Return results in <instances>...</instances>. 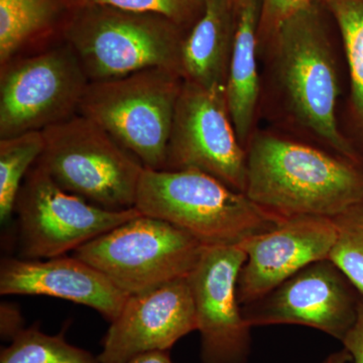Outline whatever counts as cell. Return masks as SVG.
Returning <instances> with one entry per match:
<instances>
[{
    "label": "cell",
    "mask_w": 363,
    "mask_h": 363,
    "mask_svg": "<svg viewBox=\"0 0 363 363\" xmlns=\"http://www.w3.org/2000/svg\"><path fill=\"white\" fill-rule=\"evenodd\" d=\"M247 162L245 194L279 218H335L363 202V174L302 143L262 133L250 142Z\"/></svg>",
    "instance_id": "1"
},
{
    "label": "cell",
    "mask_w": 363,
    "mask_h": 363,
    "mask_svg": "<svg viewBox=\"0 0 363 363\" xmlns=\"http://www.w3.org/2000/svg\"><path fill=\"white\" fill-rule=\"evenodd\" d=\"M135 208L183 229L204 247L238 245L285 220L257 206L245 193L191 169H145Z\"/></svg>",
    "instance_id": "2"
},
{
    "label": "cell",
    "mask_w": 363,
    "mask_h": 363,
    "mask_svg": "<svg viewBox=\"0 0 363 363\" xmlns=\"http://www.w3.org/2000/svg\"><path fill=\"white\" fill-rule=\"evenodd\" d=\"M182 30L160 14L92 4L74 7L62 38L90 82H100L147 69L181 74Z\"/></svg>",
    "instance_id": "3"
},
{
    "label": "cell",
    "mask_w": 363,
    "mask_h": 363,
    "mask_svg": "<svg viewBox=\"0 0 363 363\" xmlns=\"http://www.w3.org/2000/svg\"><path fill=\"white\" fill-rule=\"evenodd\" d=\"M184 78L169 69H147L90 82L79 107L145 169H164Z\"/></svg>",
    "instance_id": "4"
},
{
    "label": "cell",
    "mask_w": 363,
    "mask_h": 363,
    "mask_svg": "<svg viewBox=\"0 0 363 363\" xmlns=\"http://www.w3.org/2000/svg\"><path fill=\"white\" fill-rule=\"evenodd\" d=\"M42 133L35 164L60 187L105 209L135 208L145 168L104 128L77 113Z\"/></svg>",
    "instance_id": "5"
},
{
    "label": "cell",
    "mask_w": 363,
    "mask_h": 363,
    "mask_svg": "<svg viewBox=\"0 0 363 363\" xmlns=\"http://www.w3.org/2000/svg\"><path fill=\"white\" fill-rule=\"evenodd\" d=\"M318 6L312 0L272 35L279 79L298 121L339 154L353 159L337 125V75Z\"/></svg>",
    "instance_id": "6"
},
{
    "label": "cell",
    "mask_w": 363,
    "mask_h": 363,
    "mask_svg": "<svg viewBox=\"0 0 363 363\" xmlns=\"http://www.w3.org/2000/svg\"><path fill=\"white\" fill-rule=\"evenodd\" d=\"M203 247L183 229L140 214L88 241L73 255L131 296L187 278Z\"/></svg>",
    "instance_id": "7"
},
{
    "label": "cell",
    "mask_w": 363,
    "mask_h": 363,
    "mask_svg": "<svg viewBox=\"0 0 363 363\" xmlns=\"http://www.w3.org/2000/svg\"><path fill=\"white\" fill-rule=\"evenodd\" d=\"M89 79L65 40L0 67V138L43 131L79 113Z\"/></svg>",
    "instance_id": "8"
},
{
    "label": "cell",
    "mask_w": 363,
    "mask_h": 363,
    "mask_svg": "<svg viewBox=\"0 0 363 363\" xmlns=\"http://www.w3.org/2000/svg\"><path fill=\"white\" fill-rule=\"evenodd\" d=\"M14 212L21 259H47L75 252L88 241L140 215L136 208L109 210L60 187L33 164L23 182Z\"/></svg>",
    "instance_id": "9"
},
{
    "label": "cell",
    "mask_w": 363,
    "mask_h": 363,
    "mask_svg": "<svg viewBox=\"0 0 363 363\" xmlns=\"http://www.w3.org/2000/svg\"><path fill=\"white\" fill-rule=\"evenodd\" d=\"M198 169L238 192L247 188V152L236 135L223 93L184 80L164 169Z\"/></svg>",
    "instance_id": "10"
},
{
    "label": "cell",
    "mask_w": 363,
    "mask_h": 363,
    "mask_svg": "<svg viewBox=\"0 0 363 363\" xmlns=\"http://www.w3.org/2000/svg\"><path fill=\"white\" fill-rule=\"evenodd\" d=\"M247 255L240 245L204 247L187 277L194 301L203 363H247L250 326L242 314L238 281Z\"/></svg>",
    "instance_id": "11"
},
{
    "label": "cell",
    "mask_w": 363,
    "mask_h": 363,
    "mask_svg": "<svg viewBox=\"0 0 363 363\" xmlns=\"http://www.w3.org/2000/svg\"><path fill=\"white\" fill-rule=\"evenodd\" d=\"M347 278L330 259L301 269L264 297L243 306L250 327L300 325L342 340L357 315Z\"/></svg>",
    "instance_id": "12"
},
{
    "label": "cell",
    "mask_w": 363,
    "mask_h": 363,
    "mask_svg": "<svg viewBox=\"0 0 363 363\" xmlns=\"http://www.w3.org/2000/svg\"><path fill=\"white\" fill-rule=\"evenodd\" d=\"M335 240L333 218L300 216L241 241L247 260L238 277L240 305L252 304L304 267L328 259Z\"/></svg>",
    "instance_id": "13"
},
{
    "label": "cell",
    "mask_w": 363,
    "mask_h": 363,
    "mask_svg": "<svg viewBox=\"0 0 363 363\" xmlns=\"http://www.w3.org/2000/svg\"><path fill=\"white\" fill-rule=\"evenodd\" d=\"M197 331L194 301L187 278L149 292L128 296L111 322L97 355L100 363H126L152 351H169Z\"/></svg>",
    "instance_id": "14"
},
{
    "label": "cell",
    "mask_w": 363,
    "mask_h": 363,
    "mask_svg": "<svg viewBox=\"0 0 363 363\" xmlns=\"http://www.w3.org/2000/svg\"><path fill=\"white\" fill-rule=\"evenodd\" d=\"M0 294L48 296L71 301L95 310L109 323L121 314L128 298L104 274L74 255L47 259H2Z\"/></svg>",
    "instance_id": "15"
},
{
    "label": "cell",
    "mask_w": 363,
    "mask_h": 363,
    "mask_svg": "<svg viewBox=\"0 0 363 363\" xmlns=\"http://www.w3.org/2000/svg\"><path fill=\"white\" fill-rule=\"evenodd\" d=\"M234 26V0H205L201 16L182 45L184 80L225 94Z\"/></svg>",
    "instance_id": "16"
},
{
    "label": "cell",
    "mask_w": 363,
    "mask_h": 363,
    "mask_svg": "<svg viewBox=\"0 0 363 363\" xmlns=\"http://www.w3.org/2000/svg\"><path fill=\"white\" fill-rule=\"evenodd\" d=\"M262 0H234L235 26L226 85V102L236 135L245 147L259 94L257 64Z\"/></svg>",
    "instance_id": "17"
},
{
    "label": "cell",
    "mask_w": 363,
    "mask_h": 363,
    "mask_svg": "<svg viewBox=\"0 0 363 363\" xmlns=\"http://www.w3.org/2000/svg\"><path fill=\"white\" fill-rule=\"evenodd\" d=\"M73 0H0V67L49 37Z\"/></svg>",
    "instance_id": "18"
},
{
    "label": "cell",
    "mask_w": 363,
    "mask_h": 363,
    "mask_svg": "<svg viewBox=\"0 0 363 363\" xmlns=\"http://www.w3.org/2000/svg\"><path fill=\"white\" fill-rule=\"evenodd\" d=\"M44 150L42 131L0 138V221L6 223L16 208L23 182Z\"/></svg>",
    "instance_id": "19"
},
{
    "label": "cell",
    "mask_w": 363,
    "mask_h": 363,
    "mask_svg": "<svg viewBox=\"0 0 363 363\" xmlns=\"http://www.w3.org/2000/svg\"><path fill=\"white\" fill-rule=\"evenodd\" d=\"M0 363H100L89 351L69 343L65 330L49 335L39 324L23 329L0 351Z\"/></svg>",
    "instance_id": "20"
},
{
    "label": "cell",
    "mask_w": 363,
    "mask_h": 363,
    "mask_svg": "<svg viewBox=\"0 0 363 363\" xmlns=\"http://www.w3.org/2000/svg\"><path fill=\"white\" fill-rule=\"evenodd\" d=\"M323 4L335 21L345 47L353 100L363 117V0H316Z\"/></svg>",
    "instance_id": "21"
},
{
    "label": "cell",
    "mask_w": 363,
    "mask_h": 363,
    "mask_svg": "<svg viewBox=\"0 0 363 363\" xmlns=\"http://www.w3.org/2000/svg\"><path fill=\"white\" fill-rule=\"evenodd\" d=\"M333 219L336 240L328 259L363 295V202Z\"/></svg>",
    "instance_id": "22"
},
{
    "label": "cell",
    "mask_w": 363,
    "mask_h": 363,
    "mask_svg": "<svg viewBox=\"0 0 363 363\" xmlns=\"http://www.w3.org/2000/svg\"><path fill=\"white\" fill-rule=\"evenodd\" d=\"M74 6H109L125 11L160 14L182 28L194 25L204 11L205 0H73Z\"/></svg>",
    "instance_id": "23"
},
{
    "label": "cell",
    "mask_w": 363,
    "mask_h": 363,
    "mask_svg": "<svg viewBox=\"0 0 363 363\" xmlns=\"http://www.w3.org/2000/svg\"><path fill=\"white\" fill-rule=\"evenodd\" d=\"M312 0H262L259 33L272 35L279 26Z\"/></svg>",
    "instance_id": "24"
},
{
    "label": "cell",
    "mask_w": 363,
    "mask_h": 363,
    "mask_svg": "<svg viewBox=\"0 0 363 363\" xmlns=\"http://www.w3.org/2000/svg\"><path fill=\"white\" fill-rule=\"evenodd\" d=\"M25 328V320H23L20 308L13 303H1L0 305V336H1L2 340L11 342Z\"/></svg>",
    "instance_id": "25"
},
{
    "label": "cell",
    "mask_w": 363,
    "mask_h": 363,
    "mask_svg": "<svg viewBox=\"0 0 363 363\" xmlns=\"http://www.w3.org/2000/svg\"><path fill=\"white\" fill-rule=\"evenodd\" d=\"M341 342L350 353V363H363V302L358 305L357 319Z\"/></svg>",
    "instance_id": "26"
},
{
    "label": "cell",
    "mask_w": 363,
    "mask_h": 363,
    "mask_svg": "<svg viewBox=\"0 0 363 363\" xmlns=\"http://www.w3.org/2000/svg\"><path fill=\"white\" fill-rule=\"evenodd\" d=\"M126 363H176L169 357V351H152L138 355Z\"/></svg>",
    "instance_id": "27"
},
{
    "label": "cell",
    "mask_w": 363,
    "mask_h": 363,
    "mask_svg": "<svg viewBox=\"0 0 363 363\" xmlns=\"http://www.w3.org/2000/svg\"><path fill=\"white\" fill-rule=\"evenodd\" d=\"M321 363H350V355L345 350L332 353Z\"/></svg>",
    "instance_id": "28"
}]
</instances>
